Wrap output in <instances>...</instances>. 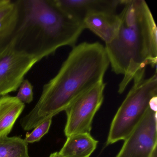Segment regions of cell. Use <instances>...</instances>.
Listing matches in <instances>:
<instances>
[{
  "mask_svg": "<svg viewBox=\"0 0 157 157\" xmlns=\"http://www.w3.org/2000/svg\"><path fill=\"white\" fill-rule=\"evenodd\" d=\"M110 65L105 47L83 42L72 48L56 75L46 83L33 110L21 119L29 131L66 108L78 97L103 81Z\"/></svg>",
  "mask_w": 157,
  "mask_h": 157,
  "instance_id": "obj_1",
  "label": "cell"
},
{
  "mask_svg": "<svg viewBox=\"0 0 157 157\" xmlns=\"http://www.w3.org/2000/svg\"><path fill=\"white\" fill-rule=\"evenodd\" d=\"M122 5L119 30L105 47L112 70L124 75L120 94L130 82L144 78L148 66L157 63V28L147 4L144 0H122Z\"/></svg>",
  "mask_w": 157,
  "mask_h": 157,
  "instance_id": "obj_2",
  "label": "cell"
},
{
  "mask_svg": "<svg viewBox=\"0 0 157 157\" xmlns=\"http://www.w3.org/2000/svg\"><path fill=\"white\" fill-rule=\"evenodd\" d=\"M18 23L10 42L40 60L64 46L73 48L85 30L54 0H18Z\"/></svg>",
  "mask_w": 157,
  "mask_h": 157,
  "instance_id": "obj_3",
  "label": "cell"
},
{
  "mask_svg": "<svg viewBox=\"0 0 157 157\" xmlns=\"http://www.w3.org/2000/svg\"><path fill=\"white\" fill-rule=\"evenodd\" d=\"M157 97V72L150 78L134 81L110 126L106 145L124 140L138 124Z\"/></svg>",
  "mask_w": 157,
  "mask_h": 157,
  "instance_id": "obj_4",
  "label": "cell"
},
{
  "mask_svg": "<svg viewBox=\"0 0 157 157\" xmlns=\"http://www.w3.org/2000/svg\"><path fill=\"white\" fill-rule=\"evenodd\" d=\"M105 84L101 82L75 99L65 110L67 137L81 133L90 134L93 120L102 104Z\"/></svg>",
  "mask_w": 157,
  "mask_h": 157,
  "instance_id": "obj_5",
  "label": "cell"
},
{
  "mask_svg": "<svg viewBox=\"0 0 157 157\" xmlns=\"http://www.w3.org/2000/svg\"><path fill=\"white\" fill-rule=\"evenodd\" d=\"M40 59L14 47L10 42L0 52V96L17 90L25 75Z\"/></svg>",
  "mask_w": 157,
  "mask_h": 157,
  "instance_id": "obj_6",
  "label": "cell"
},
{
  "mask_svg": "<svg viewBox=\"0 0 157 157\" xmlns=\"http://www.w3.org/2000/svg\"><path fill=\"white\" fill-rule=\"evenodd\" d=\"M157 150V111L150 105L116 157H151Z\"/></svg>",
  "mask_w": 157,
  "mask_h": 157,
  "instance_id": "obj_7",
  "label": "cell"
},
{
  "mask_svg": "<svg viewBox=\"0 0 157 157\" xmlns=\"http://www.w3.org/2000/svg\"><path fill=\"white\" fill-rule=\"evenodd\" d=\"M54 2L63 11L82 22L91 13H116L117 7L122 4V0H54Z\"/></svg>",
  "mask_w": 157,
  "mask_h": 157,
  "instance_id": "obj_8",
  "label": "cell"
},
{
  "mask_svg": "<svg viewBox=\"0 0 157 157\" xmlns=\"http://www.w3.org/2000/svg\"><path fill=\"white\" fill-rule=\"evenodd\" d=\"M82 22L85 29H89L106 44L116 36L120 19L116 13H94L86 16Z\"/></svg>",
  "mask_w": 157,
  "mask_h": 157,
  "instance_id": "obj_9",
  "label": "cell"
},
{
  "mask_svg": "<svg viewBox=\"0 0 157 157\" xmlns=\"http://www.w3.org/2000/svg\"><path fill=\"white\" fill-rule=\"evenodd\" d=\"M25 107L16 96L0 97V138L8 136Z\"/></svg>",
  "mask_w": 157,
  "mask_h": 157,
  "instance_id": "obj_10",
  "label": "cell"
},
{
  "mask_svg": "<svg viewBox=\"0 0 157 157\" xmlns=\"http://www.w3.org/2000/svg\"><path fill=\"white\" fill-rule=\"evenodd\" d=\"M98 143L89 133L72 135L68 137L59 153L64 157H90Z\"/></svg>",
  "mask_w": 157,
  "mask_h": 157,
  "instance_id": "obj_11",
  "label": "cell"
},
{
  "mask_svg": "<svg viewBox=\"0 0 157 157\" xmlns=\"http://www.w3.org/2000/svg\"><path fill=\"white\" fill-rule=\"evenodd\" d=\"M0 157H30L28 143L18 136L0 138Z\"/></svg>",
  "mask_w": 157,
  "mask_h": 157,
  "instance_id": "obj_12",
  "label": "cell"
},
{
  "mask_svg": "<svg viewBox=\"0 0 157 157\" xmlns=\"http://www.w3.org/2000/svg\"><path fill=\"white\" fill-rule=\"evenodd\" d=\"M19 17L18 4L14 10L0 21V52L10 43L15 32Z\"/></svg>",
  "mask_w": 157,
  "mask_h": 157,
  "instance_id": "obj_13",
  "label": "cell"
},
{
  "mask_svg": "<svg viewBox=\"0 0 157 157\" xmlns=\"http://www.w3.org/2000/svg\"><path fill=\"white\" fill-rule=\"evenodd\" d=\"M52 121V118L51 117L37 125L31 133H27L25 140L28 143L39 141L49 131Z\"/></svg>",
  "mask_w": 157,
  "mask_h": 157,
  "instance_id": "obj_14",
  "label": "cell"
},
{
  "mask_svg": "<svg viewBox=\"0 0 157 157\" xmlns=\"http://www.w3.org/2000/svg\"><path fill=\"white\" fill-rule=\"evenodd\" d=\"M16 97L23 103L29 104L33 100V87L28 79L24 80Z\"/></svg>",
  "mask_w": 157,
  "mask_h": 157,
  "instance_id": "obj_15",
  "label": "cell"
},
{
  "mask_svg": "<svg viewBox=\"0 0 157 157\" xmlns=\"http://www.w3.org/2000/svg\"><path fill=\"white\" fill-rule=\"evenodd\" d=\"M17 6V2L0 0V21L10 15Z\"/></svg>",
  "mask_w": 157,
  "mask_h": 157,
  "instance_id": "obj_16",
  "label": "cell"
},
{
  "mask_svg": "<svg viewBox=\"0 0 157 157\" xmlns=\"http://www.w3.org/2000/svg\"><path fill=\"white\" fill-rule=\"evenodd\" d=\"M49 157H64L60 155L59 152H55L50 154Z\"/></svg>",
  "mask_w": 157,
  "mask_h": 157,
  "instance_id": "obj_17",
  "label": "cell"
}]
</instances>
